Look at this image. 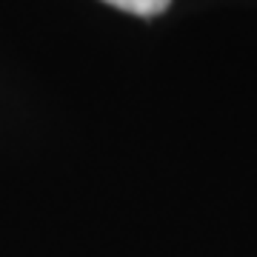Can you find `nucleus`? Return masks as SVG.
Segmentation results:
<instances>
[{"label": "nucleus", "mask_w": 257, "mask_h": 257, "mask_svg": "<svg viewBox=\"0 0 257 257\" xmlns=\"http://www.w3.org/2000/svg\"><path fill=\"white\" fill-rule=\"evenodd\" d=\"M120 12H128V15H138V18H152V15H160V12L169 9L172 0H103Z\"/></svg>", "instance_id": "f257e3e1"}]
</instances>
